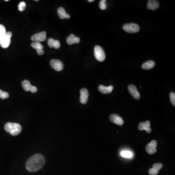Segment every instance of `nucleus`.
<instances>
[{
  "instance_id": "f257e3e1",
  "label": "nucleus",
  "mask_w": 175,
  "mask_h": 175,
  "mask_svg": "<svg viewBox=\"0 0 175 175\" xmlns=\"http://www.w3.org/2000/svg\"><path fill=\"white\" fill-rule=\"evenodd\" d=\"M45 162L44 157L40 154H37L28 160L26 164V169L29 172H36L43 168Z\"/></svg>"
},
{
  "instance_id": "f03ea898",
  "label": "nucleus",
  "mask_w": 175,
  "mask_h": 175,
  "mask_svg": "<svg viewBox=\"0 0 175 175\" xmlns=\"http://www.w3.org/2000/svg\"><path fill=\"white\" fill-rule=\"evenodd\" d=\"M4 129L11 135L17 136L21 132L22 127L18 123L8 122L4 126Z\"/></svg>"
},
{
  "instance_id": "7ed1b4c3",
  "label": "nucleus",
  "mask_w": 175,
  "mask_h": 175,
  "mask_svg": "<svg viewBox=\"0 0 175 175\" xmlns=\"http://www.w3.org/2000/svg\"><path fill=\"white\" fill-rule=\"evenodd\" d=\"M94 56L97 60L100 62H103L106 58L105 51L103 48L98 45L94 47Z\"/></svg>"
},
{
  "instance_id": "20e7f679",
  "label": "nucleus",
  "mask_w": 175,
  "mask_h": 175,
  "mask_svg": "<svg viewBox=\"0 0 175 175\" xmlns=\"http://www.w3.org/2000/svg\"><path fill=\"white\" fill-rule=\"evenodd\" d=\"M122 28L126 32L129 33H137L140 31V27L136 23H128L125 24Z\"/></svg>"
},
{
  "instance_id": "39448f33",
  "label": "nucleus",
  "mask_w": 175,
  "mask_h": 175,
  "mask_svg": "<svg viewBox=\"0 0 175 175\" xmlns=\"http://www.w3.org/2000/svg\"><path fill=\"white\" fill-rule=\"evenodd\" d=\"M12 34L11 32H7L5 36L0 40V46L3 48H7L11 43V38Z\"/></svg>"
},
{
  "instance_id": "423d86ee",
  "label": "nucleus",
  "mask_w": 175,
  "mask_h": 175,
  "mask_svg": "<svg viewBox=\"0 0 175 175\" xmlns=\"http://www.w3.org/2000/svg\"><path fill=\"white\" fill-rule=\"evenodd\" d=\"M50 65L56 71H61L63 69L64 65L62 61L58 59H52L50 61Z\"/></svg>"
},
{
  "instance_id": "0eeeda50",
  "label": "nucleus",
  "mask_w": 175,
  "mask_h": 175,
  "mask_svg": "<svg viewBox=\"0 0 175 175\" xmlns=\"http://www.w3.org/2000/svg\"><path fill=\"white\" fill-rule=\"evenodd\" d=\"M157 142L156 141L153 140L151 142L148 143L146 148V151L149 154H154L157 152Z\"/></svg>"
},
{
  "instance_id": "6e6552de",
  "label": "nucleus",
  "mask_w": 175,
  "mask_h": 175,
  "mask_svg": "<svg viewBox=\"0 0 175 175\" xmlns=\"http://www.w3.org/2000/svg\"><path fill=\"white\" fill-rule=\"evenodd\" d=\"M32 41L34 42H42L45 41L46 38V33L45 31L40 32L33 35L31 38Z\"/></svg>"
},
{
  "instance_id": "1a4fd4ad",
  "label": "nucleus",
  "mask_w": 175,
  "mask_h": 175,
  "mask_svg": "<svg viewBox=\"0 0 175 175\" xmlns=\"http://www.w3.org/2000/svg\"><path fill=\"white\" fill-rule=\"evenodd\" d=\"M109 120L112 122L119 126H122L124 124V120L120 115L116 114H112L109 116Z\"/></svg>"
},
{
  "instance_id": "9d476101",
  "label": "nucleus",
  "mask_w": 175,
  "mask_h": 175,
  "mask_svg": "<svg viewBox=\"0 0 175 175\" xmlns=\"http://www.w3.org/2000/svg\"><path fill=\"white\" fill-rule=\"evenodd\" d=\"M150 122L149 121H147L144 122H140L138 126V128L139 130H146V132L148 133L151 132L152 129L150 128Z\"/></svg>"
},
{
  "instance_id": "9b49d317",
  "label": "nucleus",
  "mask_w": 175,
  "mask_h": 175,
  "mask_svg": "<svg viewBox=\"0 0 175 175\" xmlns=\"http://www.w3.org/2000/svg\"><path fill=\"white\" fill-rule=\"evenodd\" d=\"M128 89L129 93L136 100L140 99L141 96L135 86L132 84L129 85L128 87Z\"/></svg>"
},
{
  "instance_id": "f8f14e48",
  "label": "nucleus",
  "mask_w": 175,
  "mask_h": 175,
  "mask_svg": "<svg viewBox=\"0 0 175 175\" xmlns=\"http://www.w3.org/2000/svg\"><path fill=\"white\" fill-rule=\"evenodd\" d=\"M89 95V92L85 88L80 90V101L81 104H86L87 103Z\"/></svg>"
},
{
  "instance_id": "ddd939ff",
  "label": "nucleus",
  "mask_w": 175,
  "mask_h": 175,
  "mask_svg": "<svg viewBox=\"0 0 175 175\" xmlns=\"http://www.w3.org/2000/svg\"><path fill=\"white\" fill-rule=\"evenodd\" d=\"M162 168V164L161 163H157L153 164V168L149 170V175H157L159 171Z\"/></svg>"
},
{
  "instance_id": "4468645a",
  "label": "nucleus",
  "mask_w": 175,
  "mask_h": 175,
  "mask_svg": "<svg viewBox=\"0 0 175 175\" xmlns=\"http://www.w3.org/2000/svg\"><path fill=\"white\" fill-rule=\"evenodd\" d=\"M80 38L76 37L73 34H71L67 37L66 42L69 45H72L73 44H77L80 42Z\"/></svg>"
},
{
  "instance_id": "2eb2a0df",
  "label": "nucleus",
  "mask_w": 175,
  "mask_h": 175,
  "mask_svg": "<svg viewBox=\"0 0 175 175\" xmlns=\"http://www.w3.org/2000/svg\"><path fill=\"white\" fill-rule=\"evenodd\" d=\"M114 87L113 86H109L108 87H106L105 86L100 85L98 86V90L99 92L103 94H108V93H112V91L113 90Z\"/></svg>"
},
{
  "instance_id": "dca6fc26",
  "label": "nucleus",
  "mask_w": 175,
  "mask_h": 175,
  "mask_svg": "<svg viewBox=\"0 0 175 175\" xmlns=\"http://www.w3.org/2000/svg\"><path fill=\"white\" fill-rule=\"evenodd\" d=\"M160 7L159 2L155 0H150L148 1L147 8L148 9L152 10H156Z\"/></svg>"
},
{
  "instance_id": "f3484780",
  "label": "nucleus",
  "mask_w": 175,
  "mask_h": 175,
  "mask_svg": "<svg viewBox=\"0 0 175 175\" xmlns=\"http://www.w3.org/2000/svg\"><path fill=\"white\" fill-rule=\"evenodd\" d=\"M48 45L50 48L58 49L60 47V43L58 40H55L54 38H49L48 40Z\"/></svg>"
},
{
  "instance_id": "a211bd4d",
  "label": "nucleus",
  "mask_w": 175,
  "mask_h": 175,
  "mask_svg": "<svg viewBox=\"0 0 175 175\" xmlns=\"http://www.w3.org/2000/svg\"><path fill=\"white\" fill-rule=\"evenodd\" d=\"M58 14L61 19H70L71 17L70 15L66 12L64 8L62 7L58 8Z\"/></svg>"
},
{
  "instance_id": "6ab92c4d",
  "label": "nucleus",
  "mask_w": 175,
  "mask_h": 175,
  "mask_svg": "<svg viewBox=\"0 0 175 175\" xmlns=\"http://www.w3.org/2000/svg\"><path fill=\"white\" fill-rule=\"evenodd\" d=\"M155 65V63L154 61H152V60H149L142 64V68L143 70H150V69L154 68Z\"/></svg>"
},
{
  "instance_id": "aec40b11",
  "label": "nucleus",
  "mask_w": 175,
  "mask_h": 175,
  "mask_svg": "<svg viewBox=\"0 0 175 175\" xmlns=\"http://www.w3.org/2000/svg\"><path fill=\"white\" fill-rule=\"evenodd\" d=\"M22 86L26 92L30 91L31 88L32 87L30 82L28 80H24L22 82Z\"/></svg>"
},
{
  "instance_id": "412c9836",
  "label": "nucleus",
  "mask_w": 175,
  "mask_h": 175,
  "mask_svg": "<svg viewBox=\"0 0 175 175\" xmlns=\"http://www.w3.org/2000/svg\"><path fill=\"white\" fill-rule=\"evenodd\" d=\"M31 46L36 50V51L38 50H43V46L39 42H34L31 44Z\"/></svg>"
},
{
  "instance_id": "4be33fe9",
  "label": "nucleus",
  "mask_w": 175,
  "mask_h": 175,
  "mask_svg": "<svg viewBox=\"0 0 175 175\" xmlns=\"http://www.w3.org/2000/svg\"><path fill=\"white\" fill-rule=\"evenodd\" d=\"M121 155L125 158H130L132 157L133 154L130 151L125 150V151H122Z\"/></svg>"
},
{
  "instance_id": "5701e85b",
  "label": "nucleus",
  "mask_w": 175,
  "mask_h": 175,
  "mask_svg": "<svg viewBox=\"0 0 175 175\" xmlns=\"http://www.w3.org/2000/svg\"><path fill=\"white\" fill-rule=\"evenodd\" d=\"M7 33L6 29L2 24H0V40L3 38Z\"/></svg>"
},
{
  "instance_id": "b1692460",
  "label": "nucleus",
  "mask_w": 175,
  "mask_h": 175,
  "mask_svg": "<svg viewBox=\"0 0 175 175\" xmlns=\"http://www.w3.org/2000/svg\"><path fill=\"white\" fill-rule=\"evenodd\" d=\"M99 8L102 10H105L107 8L106 1L101 0L99 2Z\"/></svg>"
},
{
  "instance_id": "393cba45",
  "label": "nucleus",
  "mask_w": 175,
  "mask_h": 175,
  "mask_svg": "<svg viewBox=\"0 0 175 175\" xmlns=\"http://www.w3.org/2000/svg\"><path fill=\"white\" fill-rule=\"evenodd\" d=\"M26 3L24 2H20V4H19L18 6V9H19V11L22 12L25 10V8H26Z\"/></svg>"
},
{
  "instance_id": "a878e982",
  "label": "nucleus",
  "mask_w": 175,
  "mask_h": 175,
  "mask_svg": "<svg viewBox=\"0 0 175 175\" xmlns=\"http://www.w3.org/2000/svg\"><path fill=\"white\" fill-rule=\"evenodd\" d=\"M170 101L172 103V105L175 106V94L174 92H172L170 93Z\"/></svg>"
},
{
  "instance_id": "bb28decb",
  "label": "nucleus",
  "mask_w": 175,
  "mask_h": 175,
  "mask_svg": "<svg viewBox=\"0 0 175 175\" xmlns=\"http://www.w3.org/2000/svg\"><path fill=\"white\" fill-rule=\"evenodd\" d=\"M9 97V95L8 93L7 92H2V96L1 98L2 99L4 100L5 99L8 98Z\"/></svg>"
},
{
  "instance_id": "cd10ccee",
  "label": "nucleus",
  "mask_w": 175,
  "mask_h": 175,
  "mask_svg": "<svg viewBox=\"0 0 175 175\" xmlns=\"http://www.w3.org/2000/svg\"><path fill=\"white\" fill-rule=\"evenodd\" d=\"M37 88L34 86H32V87L31 88V90L30 91L32 93H36V92H37Z\"/></svg>"
},
{
  "instance_id": "c85d7f7f",
  "label": "nucleus",
  "mask_w": 175,
  "mask_h": 175,
  "mask_svg": "<svg viewBox=\"0 0 175 175\" xmlns=\"http://www.w3.org/2000/svg\"><path fill=\"white\" fill-rule=\"evenodd\" d=\"M37 52L38 54L39 55H43L44 54V51L43 50H38L37 51Z\"/></svg>"
},
{
  "instance_id": "c756f323",
  "label": "nucleus",
  "mask_w": 175,
  "mask_h": 175,
  "mask_svg": "<svg viewBox=\"0 0 175 175\" xmlns=\"http://www.w3.org/2000/svg\"><path fill=\"white\" fill-rule=\"evenodd\" d=\"M2 92L3 91L2 90H0V98H1L2 96Z\"/></svg>"
},
{
  "instance_id": "7c9ffc66",
  "label": "nucleus",
  "mask_w": 175,
  "mask_h": 175,
  "mask_svg": "<svg viewBox=\"0 0 175 175\" xmlns=\"http://www.w3.org/2000/svg\"><path fill=\"white\" fill-rule=\"evenodd\" d=\"M94 0H89V1H88V2H94Z\"/></svg>"
},
{
  "instance_id": "2f4dec72",
  "label": "nucleus",
  "mask_w": 175,
  "mask_h": 175,
  "mask_svg": "<svg viewBox=\"0 0 175 175\" xmlns=\"http://www.w3.org/2000/svg\"><path fill=\"white\" fill-rule=\"evenodd\" d=\"M35 1L38 2V0H35Z\"/></svg>"
}]
</instances>
